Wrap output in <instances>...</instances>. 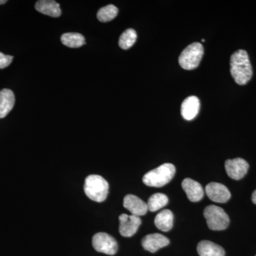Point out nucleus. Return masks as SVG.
<instances>
[{"instance_id": "1", "label": "nucleus", "mask_w": 256, "mask_h": 256, "mask_svg": "<svg viewBox=\"0 0 256 256\" xmlns=\"http://www.w3.org/2000/svg\"><path fill=\"white\" fill-rule=\"evenodd\" d=\"M230 74L238 85H246L252 78V69L246 50H240L230 56Z\"/></svg>"}, {"instance_id": "2", "label": "nucleus", "mask_w": 256, "mask_h": 256, "mask_svg": "<svg viewBox=\"0 0 256 256\" xmlns=\"http://www.w3.org/2000/svg\"><path fill=\"white\" fill-rule=\"evenodd\" d=\"M176 172L174 165L165 163L156 169L151 170L143 176L144 184L152 188H162L171 182Z\"/></svg>"}, {"instance_id": "3", "label": "nucleus", "mask_w": 256, "mask_h": 256, "mask_svg": "<svg viewBox=\"0 0 256 256\" xmlns=\"http://www.w3.org/2000/svg\"><path fill=\"white\" fill-rule=\"evenodd\" d=\"M109 184L105 178L100 175L92 174L87 176L84 184V192L92 201H105L108 195Z\"/></svg>"}, {"instance_id": "4", "label": "nucleus", "mask_w": 256, "mask_h": 256, "mask_svg": "<svg viewBox=\"0 0 256 256\" xmlns=\"http://www.w3.org/2000/svg\"><path fill=\"white\" fill-rule=\"evenodd\" d=\"M204 46L201 43L194 42L184 50L178 58V63L185 70H194L200 65L204 56Z\"/></svg>"}, {"instance_id": "5", "label": "nucleus", "mask_w": 256, "mask_h": 256, "mask_svg": "<svg viewBox=\"0 0 256 256\" xmlns=\"http://www.w3.org/2000/svg\"><path fill=\"white\" fill-rule=\"evenodd\" d=\"M204 216L210 230H223L228 228L230 222L228 216L220 207L210 205L205 208Z\"/></svg>"}, {"instance_id": "6", "label": "nucleus", "mask_w": 256, "mask_h": 256, "mask_svg": "<svg viewBox=\"0 0 256 256\" xmlns=\"http://www.w3.org/2000/svg\"><path fill=\"white\" fill-rule=\"evenodd\" d=\"M92 246L96 252L114 256L118 250V245L116 239L106 233H98L92 237Z\"/></svg>"}, {"instance_id": "7", "label": "nucleus", "mask_w": 256, "mask_h": 256, "mask_svg": "<svg viewBox=\"0 0 256 256\" xmlns=\"http://www.w3.org/2000/svg\"><path fill=\"white\" fill-rule=\"evenodd\" d=\"M120 234L124 237H132L137 233L140 226L142 223L140 217L134 215L122 214L119 216Z\"/></svg>"}, {"instance_id": "8", "label": "nucleus", "mask_w": 256, "mask_h": 256, "mask_svg": "<svg viewBox=\"0 0 256 256\" xmlns=\"http://www.w3.org/2000/svg\"><path fill=\"white\" fill-rule=\"evenodd\" d=\"M248 163L242 158L228 160L225 162V169L229 178L239 180L245 176L248 170Z\"/></svg>"}, {"instance_id": "9", "label": "nucleus", "mask_w": 256, "mask_h": 256, "mask_svg": "<svg viewBox=\"0 0 256 256\" xmlns=\"http://www.w3.org/2000/svg\"><path fill=\"white\" fill-rule=\"evenodd\" d=\"M207 196L216 203H226L230 200V193L226 186L217 182L207 184L205 188Z\"/></svg>"}, {"instance_id": "10", "label": "nucleus", "mask_w": 256, "mask_h": 256, "mask_svg": "<svg viewBox=\"0 0 256 256\" xmlns=\"http://www.w3.org/2000/svg\"><path fill=\"white\" fill-rule=\"evenodd\" d=\"M124 206L129 210L132 215L142 216L148 212V204L142 200L132 194H128L124 197Z\"/></svg>"}, {"instance_id": "11", "label": "nucleus", "mask_w": 256, "mask_h": 256, "mask_svg": "<svg viewBox=\"0 0 256 256\" xmlns=\"http://www.w3.org/2000/svg\"><path fill=\"white\" fill-rule=\"evenodd\" d=\"M169 244V239L160 234H149L144 236L142 240V246L144 250L150 252H156Z\"/></svg>"}, {"instance_id": "12", "label": "nucleus", "mask_w": 256, "mask_h": 256, "mask_svg": "<svg viewBox=\"0 0 256 256\" xmlns=\"http://www.w3.org/2000/svg\"><path fill=\"white\" fill-rule=\"evenodd\" d=\"M182 186L188 200L192 202H200L204 195V191L202 185L192 178H184L182 183Z\"/></svg>"}, {"instance_id": "13", "label": "nucleus", "mask_w": 256, "mask_h": 256, "mask_svg": "<svg viewBox=\"0 0 256 256\" xmlns=\"http://www.w3.org/2000/svg\"><path fill=\"white\" fill-rule=\"evenodd\" d=\"M200 109V99L196 96H192L183 101L181 106V114L186 120H192L196 118Z\"/></svg>"}, {"instance_id": "14", "label": "nucleus", "mask_w": 256, "mask_h": 256, "mask_svg": "<svg viewBox=\"0 0 256 256\" xmlns=\"http://www.w3.org/2000/svg\"><path fill=\"white\" fill-rule=\"evenodd\" d=\"M15 97L14 92L10 89L0 90V119L6 117L14 108Z\"/></svg>"}, {"instance_id": "15", "label": "nucleus", "mask_w": 256, "mask_h": 256, "mask_svg": "<svg viewBox=\"0 0 256 256\" xmlns=\"http://www.w3.org/2000/svg\"><path fill=\"white\" fill-rule=\"evenodd\" d=\"M35 8L42 14L48 15L52 18H58L62 14L60 5L53 0H40L36 2Z\"/></svg>"}, {"instance_id": "16", "label": "nucleus", "mask_w": 256, "mask_h": 256, "mask_svg": "<svg viewBox=\"0 0 256 256\" xmlns=\"http://www.w3.org/2000/svg\"><path fill=\"white\" fill-rule=\"evenodd\" d=\"M197 252L200 256H224L225 252L220 246L208 240H202L197 246Z\"/></svg>"}, {"instance_id": "17", "label": "nucleus", "mask_w": 256, "mask_h": 256, "mask_svg": "<svg viewBox=\"0 0 256 256\" xmlns=\"http://www.w3.org/2000/svg\"><path fill=\"white\" fill-rule=\"evenodd\" d=\"M173 220L174 215L172 212L169 210H164L156 216L154 224L156 228L162 232H168L172 228Z\"/></svg>"}, {"instance_id": "18", "label": "nucleus", "mask_w": 256, "mask_h": 256, "mask_svg": "<svg viewBox=\"0 0 256 256\" xmlns=\"http://www.w3.org/2000/svg\"><path fill=\"white\" fill-rule=\"evenodd\" d=\"M60 41L70 48H79L86 44L85 38L78 33H66L60 37Z\"/></svg>"}, {"instance_id": "19", "label": "nucleus", "mask_w": 256, "mask_h": 256, "mask_svg": "<svg viewBox=\"0 0 256 256\" xmlns=\"http://www.w3.org/2000/svg\"><path fill=\"white\" fill-rule=\"evenodd\" d=\"M169 200L164 194L156 193L152 195L148 200V208L150 212H156L168 204Z\"/></svg>"}, {"instance_id": "20", "label": "nucleus", "mask_w": 256, "mask_h": 256, "mask_svg": "<svg viewBox=\"0 0 256 256\" xmlns=\"http://www.w3.org/2000/svg\"><path fill=\"white\" fill-rule=\"evenodd\" d=\"M137 33L133 28H128L121 34L119 40V46L122 50L131 48L137 40Z\"/></svg>"}, {"instance_id": "21", "label": "nucleus", "mask_w": 256, "mask_h": 256, "mask_svg": "<svg viewBox=\"0 0 256 256\" xmlns=\"http://www.w3.org/2000/svg\"><path fill=\"white\" fill-rule=\"evenodd\" d=\"M118 14V9L114 4H109L99 10L97 18L101 22H108L116 18Z\"/></svg>"}, {"instance_id": "22", "label": "nucleus", "mask_w": 256, "mask_h": 256, "mask_svg": "<svg viewBox=\"0 0 256 256\" xmlns=\"http://www.w3.org/2000/svg\"><path fill=\"white\" fill-rule=\"evenodd\" d=\"M13 56L5 55L0 52V68H6L12 62Z\"/></svg>"}, {"instance_id": "23", "label": "nucleus", "mask_w": 256, "mask_h": 256, "mask_svg": "<svg viewBox=\"0 0 256 256\" xmlns=\"http://www.w3.org/2000/svg\"><path fill=\"white\" fill-rule=\"evenodd\" d=\"M252 202H254V204H256V190H255L254 193H252Z\"/></svg>"}, {"instance_id": "24", "label": "nucleus", "mask_w": 256, "mask_h": 256, "mask_svg": "<svg viewBox=\"0 0 256 256\" xmlns=\"http://www.w3.org/2000/svg\"><path fill=\"white\" fill-rule=\"evenodd\" d=\"M6 2V0H0V4H4Z\"/></svg>"}]
</instances>
